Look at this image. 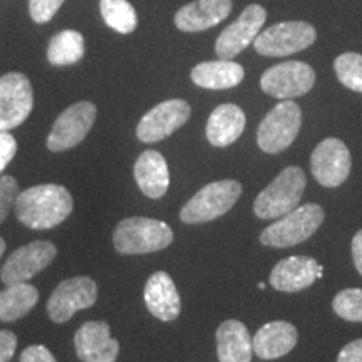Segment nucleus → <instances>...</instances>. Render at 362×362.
<instances>
[{
  "instance_id": "nucleus-14",
  "label": "nucleus",
  "mask_w": 362,
  "mask_h": 362,
  "mask_svg": "<svg viewBox=\"0 0 362 362\" xmlns=\"http://www.w3.org/2000/svg\"><path fill=\"white\" fill-rule=\"evenodd\" d=\"M57 248L52 242L37 240L17 248L2 267V282L6 285L29 282L56 259Z\"/></svg>"
},
{
  "instance_id": "nucleus-28",
  "label": "nucleus",
  "mask_w": 362,
  "mask_h": 362,
  "mask_svg": "<svg viewBox=\"0 0 362 362\" xmlns=\"http://www.w3.org/2000/svg\"><path fill=\"white\" fill-rule=\"evenodd\" d=\"M337 79L356 93H362V54H341L334 62Z\"/></svg>"
},
{
  "instance_id": "nucleus-37",
  "label": "nucleus",
  "mask_w": 362,
  "mask_h": 362,
  "mask_svg": "<svg viewBox=\"0 0 362 362\" xmlns=\"http://www.w3.org/2000/svg\"><path fill=\"white\" fill-rule=\"evenodd\" d=\"M6 240H4V238H0V257H2L4 255V252H6Z\"/></svg>"
},
{
  "instance_id": "nucleus-26",
  "label": "nucleus",
  "mask_w": 362,
  "mask_h": 362,
  "mask_svg": "<svg viewBox=\"0 0 362 362\" xmlns=\"http://www.w3.org/2000/svg\"><path fill=\"white\" fill-rule=\"evenodd\" d=\"M84 56V37L78 30H61L47 47V61L52 66H72Z\"/></svg>"
},
{
  "instance_id": "nucleus-27",
  "label": "nucleus",
  "mask_w": 362,
  "mask_h": 362,
  "mask_svg": "<svg viewBox=\"0 0 362 362\" xmlns=\"http://www.w3.org/2000/svg\"><path fill=\"white\" fill-rule=\"evenodd\" d=\"M104 22L119 34H131L138 25V16L128 0H101L99 2Z\"/></svg>"
},
{
  "instance_id": "nucleus-3",
  "label": "nucleus",
  "mask_w": 362,
  "mask_h": 362,
  "mask_svg": "<svg viewBox=\"0 0 362 362\" xmlns=\"http://www.w3.org/2000/svg\"><path fill=\"white\" fill-rule=\"evenodd\" d=\"M324 221V210L317 203H307L288 211L287 215L267 226L260 233L262 245L288 248L309 240Z\"/></svg>"
},
{
  "instance_id": "nucleus-32",
  "label": "nucleus",
  "mask_w": 362,
  "mask_h": 362,
  "mask_svg": "<svg viewBox=\"0 0 362 362\" xmlns=\"http://www.w3.org/2000/svg\"><path fill=\"white\" fill-rule=\"evenodd\" d=\"M17 151L16 138L8 131H0V173L7 168Z\"/></svg>"
},
{
  "instance_id": "nucleus-21",
  "label": "nucleus",
  "mask_w": 362,
  "mask_h": 362,
  "mask_svg": "<svg viewBox=\"0 0 362 362\" xmlns=\"http://www.w3.org/2000/svg\"><path fill=\"white\" fill-rule=\"evenodd\" d=\"M134 178L141 192L151 200H160L170 188L168 163L160 151L148 149L134 165Z\"/></svg>"
},
{
  "instance_id": "nucleus-7",
  "label": "nucleus",
  "mask_w": 362,
  "mask_h": 362,
  "mask_svg": "<svg viewBox=\"0 0 362 362\" xmlns=\"http://www.w3.org/2000/svg\"><path fill=\"white\" fill-rule=\"evenodd\" d=\"M315 29L307 22H282L265 29L253 40L255 51L267 57H285L315 42Z\"/></svg>"
},
{
  "instance_id": "nucleus-6",
  "label": "nucleus",
  "mask_w": 362,
  "mask_h": 362,
  "mask_svg": "<svg viewBox=\"0 0 362 362\" xmlns=\"http://www.w3.org/2000/svg\"><path fill=\"white\" fill-rule=\"evenodd\" d=\"M300 124V106L292 99L280 101L260 123L257 131V143L262 151L270 153V155L284 151L296 141Z\"/></svg>"
},
{
  "instance_id": "nucleus-23",
  "label": "nucleus",
  "mask_w": 362,
  "mask_h": 362,
  "mask_svg": "<svg viewBox=\"0 0 362 362\" xmlns=\"http://www.w3.org/2000/svg\"><path fill=\"white\" fill-rule=\"evenodd\" d=\"M216 354L220 362H250L253 344L247 325L240 320H225L216 330Z\"/></svg>"
},
{
  "instance_id": "nucleus-24",
  "label": "nucleus",
  "mask_w": 362,
  "mask_h": 362,
  "mask_svg": "<svg viewBox=\"0 0 362 362\" xmlns=\"http://www.w3.org/2000/svg\"><path fill=\"white\" fill-rule=\"evenodd\" d=\"M245 78L243 67L233 61H208L194 66L192 81L203 89H230L242 83Z\"/></svg>"
},
{
  "instance_id": "nucleus-15",
  "label": "nucleus",
  "mask_w": 362,
  "mask_h": 362,
  "mask_svg": "<svg viewBox=\"0 0 362 362\" xmlns=\"http://www.w3.org/2000/svg\"><path fill=\"white\" fill-rule=\"evenodd\" d=\"M267 21L265 8L259 4H252L233 24H230L223 33L218 35L215 44V51L223 61H232L240 52L245 51L257 35L260 34V27H264Z\"/></svg>"
},
{
  "instance_id": "nucleus-8",
  "label": "nucleus",
  "mask_w": 362,
  "mask_h": 362,
  "mask_svg": "<svg viewBox=\"0 0 362 362\" xmlns=\"http://www.w3.org/2000/svg\"><path fill=\"white\" fill-rule=\"evenodd\" d=\"M315 84V71L300 61H287L267 69L262 74L260 88L265 94L280 101L304 96Z\"/></svg>"
},
{
  "instance_id": "nucleus-19",
  "label": "nucleus",
  "mask_w": 362,
  "mask_h": 362,
  "mask_svg": "<svg viewBox=\"0 0 362 362\" xmlns=\"http://www.w3.org/2000/svg\"><path fill=\"white\" fill-rule=\"evenodd\" d=\"M144 302L153 317L171 322L178 319L181 312L180 293L173 279L166 272H155L144 285Z\"/></svg>"
},
{
  "instance_id": "nucleus-38",
  "label": "nucleus",
  "mask_w": 362,
  "mask_h": 362,
  "mask_svg": "<svg viewBox=\"0 0 362 362\" xmlns=\"http://www.w3.org/2000/svg\"><path fill=\"white\" fill-rule=\"evenodd\" d=\"M259 288H260V291H264V288H265V284H264V282H260V284H259Z\"/></svg>"
},
{
  "instance_id": "nucleus-35",
  "label": "nucleus",
  "mask_w": 362,
  "mask_h": 362,
  "mask_svg": "<svg viewBox=\"0 0 362 362\" xmlns=\"http://www.w3.org/2000/svg\"><path fill=\"white\" fill-rule=\"evenodd\" d=\"M337 362H362V339H356L342 347Z\"/></svg>"
},
{
  "instance_id": "nucleus-22",
  "label": "nucleus",
  "mask_w": 362,
  "mask_h": 362,
  "mask_svg": "<svg viewBox=\"0 0 362 362\" xmlns=\"http://www.w3.org/2000/svg\"><path fill=\"white\" fill-rule=\"evenodd\" d=\"M245 112L235 104H220L206 123V138L215 148H226L237 141L245 129Z\"/></svg>"
},
{
  "instance_id": "nucleus-18",
  "label": "nucleus",
  "mask_w": 362,
  "mask_h": 362,
  "mask_svg": "<svg viewBox=\"0 0 362 362\" xmlns=\"http://www.w3.org/2000/svg\"><path fill=\"white\" fill-rule=\"evenodd\" d=\"M230 12L232 0H194L176 12L175 25L183 33H202L225 21Z\"/></svg>"
},
{
  "instance_id": "nucleus-30",
  "label": "nucleus",
  "mask_w": 362,
  "mask_h": 362,
  "mask_svg": "<svg viewBox=\"0 0 362 362\" xmlns=\"http://www.w3.org/2000/svg\"><path fill=\"white\" fill-rule=\"evenodd\" d=\"M19 193V183L13 176H0V223L11 214Z\"/></svg>"
},
{
  "instance_id": "nucleus-34",
  "label": "nucleus",
  "mask_w": 362,
  "mask_h": 362,
  "mask_svg": "<svg viewBox=\"0 0 362 362\" xmlns=\"http://www.w3.org/2000/svg\"><path fill=\"white\" fill-rule=\"evenodd\" d=\"M17 349V336L12 330H0V362H11Z\"/></svg>"
},
{
  "instance_id": "nucleus-4",
  "label": "nucleus",
  "mask_w": 362,
  "mask_h": 362,
  "mask_svg": "<svg viewBox=\"0 0 362 362\" xmlns=\"http://www.w3.org/2000/svg\"><path fill=\"white\" fill-rule=\"evenodd\" d=\"M305 173L298 166H288L253 202V211L260 220L280 218L297 208L305 192Z\"/></svg>"
},
{
  "instance_id": "nucleus-5",
  "label": "nucleus",
  "mask_w": 362,
  "mask_h": 362,
  "mask_svg": "<svg viewBox=\"0 0 362 362\" xmlns=\"http://www.w3.org/2000/svg\"><path fill=\"white\" fill-rule=\"evenodd\" d=\"M242 194V185L235 180H221L203 187L187 205L181 208L183 223L197 225L216 220L232 210Z\"/></svg>"
},
{
  "instance_id": "nucleus-36",
  "label": "nucleus",
  "mask_w": 362,
  "mask_h": 362,
  "mask_svg": "<svg viewBox=\"0 0 362 362\" xmlns=\"http://www.w3.org/2000/svg\"><path fill=\"white\" fill-rule=\"evenodd\" d=\"M352 259L359 274L362 275V230H359L352 238Z\"/></svg>"
},
{
  "instance_id": "nucleus-29",
  "label": "nucleus",
  "mask_w": 362,
  "mask_h": 362,
  "mask_svg": "<svg viewBox=\"0 0 362 362\" xmlns=\"http://www.w3.org/2000/svg\"><path fill=\"white\" fill-rule=\"evenodd\" d=\"M332 309L347 322H362V288H346L332 300Z\"/></svg>"
},
{
  "instance_id": "nucleus-11",
  "label": "nucleus",
  "mask_w": 362,
  "mask_h": 362,
  "mask_svg": "<svg viewBox=\"0 0 362 362\" xmlns=\"http://www.w3.org/2000/svg\"><path fill=\"white\" fill-rule=\"evenodd\" d=\"M98 110L93 103L81 101L61 112L47 138V148L54 153L66 151L83 141L96 121Z\"/></svg>"
},
{
  "instance_id": "nucleus-31",
  "label": "nucleus",
  "mask_w": 362,
  "mask_h": 362,
  "mask_svg": "<svg viewBox=\"0 0 362 362\" xmlns=\"http://www.w3.org/2000/svg\"><path fill=\"white\" fill-rule=\"evenodd\" d=\"M64 0H30L29 12L34 22L37 24H45L56 16L59 8L62 7Z\"/></svg>"
},
{
  "instance_id": "nucleus-33",
  "label": "nucleus",
  "mask_w": 362,
  "mask_h": 362,
  "mask_svg": "<svg viewBox=\"0 0 362 362\" xmlns=\"http://www.w3.org/2000/svg\"><path fill=\"white\" fill-rule=\"evenodd\" d=\"M21 362H57V361L47 347L40 346V344H34V346H29L27 349H24V352H22Z\"/></svg>"
},
{
  "instance_id": "nucleus-10",
  "label": "nucleus",
  "mask_w": 362,
  "mask_h": 362,
  "mask_svg": "<svg viewBox=\"0 0 362 362\" xmlns=\"http://www.w3.org/2000/svg\"><path fill=\"white\" fill-rule=\"evenodd\" d=\"M34 107V89L21 72L0 78V131H11L29 117Z\"/></svg>"
},
{
  "instance_id": "nucleus-9",
  "label": "nucleus",
  "mask_w": 362,
  "mask_h": 362,
  "mask_svg": "<svg viewBox=\"0 0 362 362\" xmlns=\"http://www.w3.org/2000/svg\"><path fill=\"white\" fill-rule=\"evenodd\" d=\"M98 285L89 277H72L62 280L54 288L47 300V314L52 322L64 324L76 312L96 304Z\"/></svg>"
},
{
  "instance_id": "nucleus-16",
  "label": "nucleus",
  "mask_w": 362,
  "mask_h": 362,
  "mask_svg": "<svg viewBox=\"0 0 362 362\" xmlns=\"http://www.w3.org/2000/svg\"><path fill=\"white\" fill-rule=\"evenodd\" d=\"M76 354L83 362H116L119 342L111 337L104 320H90L81 325L74 336Z\"/></svg>"
},
{
  "instance_id": "nucleus-17",
  "label": "nucleus",
  "mask_w": 362,
  "mask_h": 362,
  "mask_svg": "<svg viewBox=\"0 0 362 362\" xmlns=\"http://www.w3.org/2000/svg\"><path fill=\"white\" fill-rule=\"evenodd\" d=\"M324 275V267L310 257H288L280 260L270 274V285L279 292H300Z\"/></svg>"
},
{
  "instance_id": "nucleus-20",
  "label": "nucleus",
  "mask_w": 362,
  "mask_h": 362,
  "mask_svg": "<svg viewBox=\"0 0 362 362\" xmlns=\"http://www.w3.org/2000/svg\"><path fill=\"white\" fill-rule=\"evenodd\" d=\"M297 329L296 325L285 320H275L262 325L255 337L252 339L253 352L264 361H274L287 356L297 346Z\"/></svg>"
},
{
  "instance_id": "nucleus-12",
  "label": "nucleus",
  "mask_w": 362,
  "mask_h": 362,
  "mask_svg": "<svg viewBox=\"0 0 362 362\" xmlns=\"http://www.w3.org/2000/svg\"><path fill=\"white\" fill-rule=\"evenodd\" d=\"M351 165L349 148L337 138L320 141L310 158L312 175L325 188L341 187L351 173Z\"/></svg>"
},
{
  "instance_id": "nucleus-25",
  "label": "nucleus",
  "mask_w": 362,
  "mask_h": 362,
  "mask_svg": "<svg viewBox=\"0 0 362 362\" xmlns=\"http://www.w3.org/2000/svg\"><path fill=\"white\" fill-rule=\"evenodd\" d=\"M39 292L34 285L21 282L7 285L0 292V322H16L34 309Z\"/></svg>"
},
{
  "instance_id": "nucleus-1",
  "label": "nucleus",
  "mask_w": 362,
  "mask_h": 362,
  "mask_svg": "<svg viewBox=\"0 0 362 362\" xmlns=\"http://www.w3.org/2000/svg\"><path fill=\"white\" fill-rule=\"evenodd\" d=\"M13 208L17 218L27 228L49 230L61 225L72 214L74 200L67 188L47 183L21 192Z\"/></svg>"
},
{
  "instance_id": "nucleus-13",
  "label": "nucleus",
  "mask_w": 362,
  "mask_h": 362,
  "mask_svg": "<svg viewBox=\"0 0 362 362\" xmlns=\"http://www.w3.org/2000/svg\"><path fill=\"white\" fill-rule=\"evenodd\" d=\"M192 115V107L183 99H170L148 111L141 117L136 136L143 143H158L181 128Z\"/></svg>"
},
{
  "instance_id": "nucleus-2",
  "label": "nucleus",
  "mask_w": 362,
  "mask_h": 362,
  "mask_svg": "<svg viewBox=\"0 0 362 362\" xmlns=\"http://www.w3.org/2000/svg\"><path fill=\"white\" fill-rule=\"evenodd\" d=\"M175 235L168 223L146 216L121 220L112 233V243L121 255H141L160 252L171 245Z\"/></svg>"
}]
</instances>
